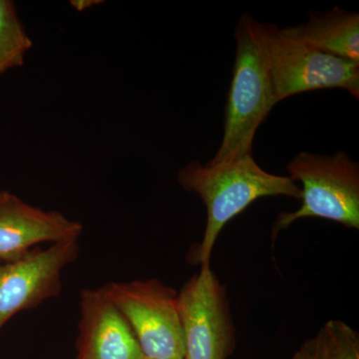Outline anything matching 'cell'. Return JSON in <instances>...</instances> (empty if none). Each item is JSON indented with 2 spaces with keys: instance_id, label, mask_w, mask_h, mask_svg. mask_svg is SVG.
<instances>
[{
  "instance_id": "cell-1",
  "label": "cell",
  "mask_w": 359,
  "mask_h": 359,
  "mask_svg": "<svg viewBox=\"0 0 359 359\" xmlns=\"http://www.w3.org/2000/svg\"><path fill=\"white\" fill-rule=\"evenodd\" d=\"M177 180L184 190L198 194L207 208L204 237L190 259L201 266L211 264L212 249L224 226L255 201L276 196L302 198V189L294 181L264 171L252 155L205 165L192 162L180 170Z\"/></svg>"
},
{
  "instance_id": "cell-2",
  "label": "cell",
  "mask_w": 359,
  "mask_h": 359,
  "mask_svg": "<svg viewBox=\"0 0 359 359\" xmlns=\"http://www.w3.org/2000/svg\"><path fill=\"white\" fill-rule=\"evenodd\" d=\"M235 65L224 110L223 140L210 163L252 155L255 135L276 105L263 23L243 14L235 28Z\"/></svg>"
},
{
  "instance_id": "cell-3",
  "label": "cell",
  "mask_w": 359,
  "mask_h": 359,
  "mask_svg": "<svg viewBox=\"0 0 359 359\" xmlns=\"http://www.w3.org/2000/svg\"><path fill=\"white\" fill-rule=\"evenodd\" d=\"M290 178L302 184V204L294 212L278 215L271 237L302 218L337 222L359 229V167L344 152L332 156L301 152L287 165Z\"/></svg>"
},
{
  "instance_id": "cell-4",
  "label": "cell",
  "mask_w": 359,
  "mask_h": 359,
  "mask_svg": "<svg viewBox=\"0 0 359 359\" xmlns=\"http://www.w3.org/2000/svg\"><path fill=\"white\" fill-rule=\"evenodd\" d=\"M276 103L314 90L340 88L359 97V65L314 49L285 28L263 23Z\"/></svg>"
},
{
  "instance_id": "cell-5",
  "label": "cell",
  "mask_w": 359,
  "mask_h": 359,
  "mask_svg": "<svg viewBox=\"0 0 359 359\" xmlns=\"http://www.w3.org/2000/svg\"><path fill=\"white\" fill-rule=\"evenodd\" d=\"M147 359H185L176 292L156 278L104 285Z\"/></svg>"
},
{
  "instance_id": "cell-6",
  "label": "cell",
  "mask_w": 359,
  "mask_h": 359,
  "mask_svg": "<svg viewBox=\"0 0 359 359\" xmlns=\"http://www.w3.org/2000/svg\"><path fill=\"white\" fill-rule=\"evenodd\" d=\"M185 359H226L236 344V328L226 287L212 271L201 266L177 294Z\"/></svg>"
},
{
  "instance_id": "cell-7",
  "label": "cell",
  "mask_w": 359,
  "mask_h": 359,
  "mask_svg": "<svg viewBox=\"0 0 359 359\" xmlns=\"http://www.w3.org/2000/svg\"><path fill=\"white\" fill-rule=\"evenodd\" d=\"M78 252V241H68L35 248L20 259L0 264V330L16 313L57 297L63 269Z\"/></svg>"
},
{
  "instance_id": "cell-8",
  "label": "cell",
  "mask_w": 359,
  "mask_h": 359,
  "mask_svg": "<svg viewBox=\"0 0 359 359\" xmlns=\"http://www.w3.org/2000/svg\"><path fill=\"white\" fill-rule=\"evenodd\" d=\"M83 226L62 212L44 211L8 191H0V262L26 256L42 243L78 241Z\"/></svg>"
},
{
  "instance_id": "cell-9",
  "label": "cell",
  "mask_w": 359,
  "mask_h": 359,
  "mask_svg": "<svg viewBox=\"0 0 359 359\" xmlns=\"http://www.w3.org/2000/svg\"><path fill=\"white\" fill-rule=\"evenodd\" d=\"M78 359H147L105 287L80 294Z\"/></svg>"
},
{
  "instance_id": "cell-10",
  "label": "cell",
  "mask_w": 359,
  "mask_h": 359,
  "mask_svg": "<svg viewBox=\"0 0 359 359\" xmlns=\"http://www.w3.org/2000/svg\"><path fill=\"white\" fill-rule=\"evenodd\" d=\"M285 29L314 49L359 65V14L334 7Z\"/></svg>"
},
{
  "instance_id": "cell-11",
  "label": "cell",
  "mask_w": 359,
  "mask_h": 359,
  "mask_svg": "<svg viewBox=\"0 0 359 359\" xmlns=\"http://www.w3.org/2000/svg\"><path fill=\"white\" fill-rule=\"evenodd\" d=\"M32 46L14 2L0 0V75L23 66Z\"/></svg>"
},
{
  "instance_id": "cell-12",
  "label": "cell",
  "mask_w": 359,
  "mask_h": 359,
  "mask_svg": "<svg viewBox=\"0 0 359 359\" xmlns=\"http://www.w3.org/2000/svg\"><path fill=\"white\" fill-rule=\"evenodd\" d=\"M328 359H359L358 332L341 320H330L323 325Z\"/></svg>"
},
{
  "instance_id": "cell-13",
  "label": "cell",
  "mask_w": 359,
  "mask_h": 359,
  "mask_svg": "<svg viewBox=\"0 0 359 359\" xmlns=\"http://www.w3.org/2000/svg\"><path fill=\"white\" fill-rule=\"evenodd\" d=\"M292 359H328L327 341L323 330L313 339L306 340Z\"/></svg>"
},
{
  "instance_id": "cell-14",
  "label": "cell",
  "mask_w": 359,
  "mask_h": 359,
  "mask_svg": "<svg viewBox=\"0 0 359 359\" xmlns=\"http://www.w3.org/2000/svg\"><path fill=\"white\" fill-rule=\"evenodd\" d=\"M70 4L71 6H72L75 11L81 13V11L91 8L92 6H98L99 4H103V1H99V0H72Z\"/></svg>"
}]
</instances>
